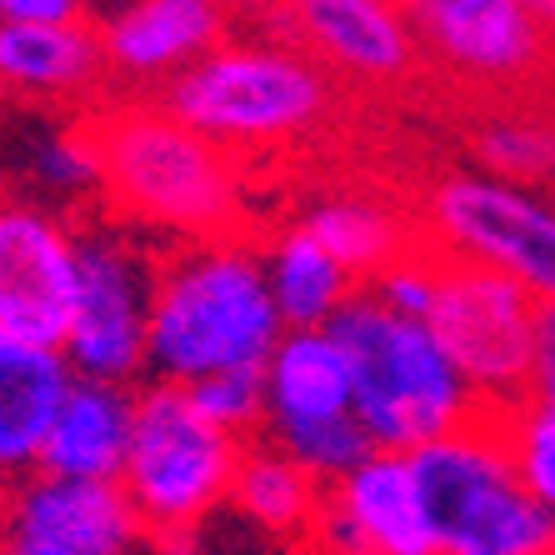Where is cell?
Instances as JSON below:
<instances>
[{
  "instance_id": "obj_1",
  "label": "cell",
  "mask_w": 555,
  "mask_h": 555,
  "mask_svg": "<svg viewBox=\"0 0 555 555\" xmlns=\"http://www.w3.org/2000/svg\"><path fill=\"white\" fill-rule=\"evenodd\" d=\"M281 336L260 250L225 235L160 246L145 380L195 386L220 371H260Z\"/></svg>"
},
{
  "instance_id": "obj_2",
  "label": "cell",
  "mask_w": 555,
  "mask_h": 555,
  "mask_svg": "<svg viewBox=\"0 0 555 555\" xmlns=\"http://www.w3.org/2000/svg\"><path fill=\"white\" fill-rule=\"evenodd\" d=\"M86 126L101 155V216L170 241H210L235 220L241 176L231 155L166 105H105Z\"/></svg>"
},
{
  "instance_id": "obj_3",
  "label": "cell",
  "mask_w": 555,
  "mask_h": 555,
  "mask_svg": "<svg viewBox=\"0 0 555 555\" xmlns=\"http://www.w3.org/2000/svg\"><path fill=\"white\" fill-rule=\"evenodd\" d=\"M325 331L346 350L350 415L375 451L415 455L486 415L430 325L386 310L371 291H356Z\"/></svg>"
},
{
  "instance_id": "obj_4",
  "label": "cell",
  "mask_w": 555,
  "mask_h": 555,
  "mask_svg": "<svg viewBox=\"0 0 555 555\" xmlns=\"http://www.w3.org/2000/svg\"><path fill=\"white\" fill-rule=\"evenodd\" d=\"M436 555H555V516L520 486L505 415L421 446L411 455Z\"/></svg>"
},
{
  "instance_id": "obj_5",
  "label": "cell",
  "mask_w": 555,
  "mask_h": 555,
  "mask_svg": "<svg viewBox=\"0 0 555 555\" xmlns=\"http://www.w3.org/2000/svg\"><path fill=\"white\" fill-rule=\"evenodd\" d=\"M241 440L220 436L181 386H135V426L120 470V495L141 520L145 541H191L216 511L231 505Z\"/></svg>"
},
{
  "instance_id": "obj_6",
  "label": "cell",
  "mask_w": 555,
  "mask_h": 555,
  "mask_svg": "<svg viewBox=\"0 0 555 555\" xmlns=\"http://www.w3.org/2000/svg\"><path fill=\"white\" fill-rule=\"evenodd\" d=\"M166 111L210 145H275L321 126L331 76L300 46L235 40L181 70L166 86Z\"/></svg>"
},
{
  "instance_id": "obj_7",
  "label": "cell",
  "mask_w": 555,
  "mask_h": 555,
  "mask_svg": "<svg viewBox=\"0 0 555 555\" xmlns=\"http://www.w3.org/2000/svg\"><path fill=\"white\" fill-rule=\"evenodd\" d=\"M155 260L160 246L111 216L80 220L76 231V310L61 340L65 365L80 380L145 386Z\"/></svg>"
},
{
  "instance_id": "obj_8",
  "label": "cell",
  "mask_w": 555,
  "mask_h": 555,
  "mask_svg": "<svg viewBox=\"0 0 555 555\" xmlns=\"http://www.w3.org/2000/svg\"><path fill=\"white\" fill-rule=\"evenodd\" d=\"M426 325L480 411L516 415L526 405L535 300L516 281L440 250V285Z\"/></svg>"
},
{
  "instance_id": "obj_9",
  "label": "cell",
  "mask_w": 555,
  "mask_h": 555,
  "mask_svg": "<svg viewBox=\"0 0 555 555\" xmlns=\"http://www.w3.org/2000/svg\"><path fill=\"white\" fill-rule=\"evenodd\" d=\"M436 250L516 281L535 306L555 300V201L480 170H451L426 191Z\"/></svg>"
},
{
  "instance_id": "obj_10",
  "label": "cell",
  "mask_w": 555,
  "mask_h": 555,
  "mask_svg": "<svg viewBox=\"0 0 555 555\" xmlns=\"http://www.w3.org/2000/svg\"><path fill=\"white\" fill-rule=\"evenodd\" d=\"M300 555H436L411 455L371 451L321 491V516Z\"/></svg>"
},
{
  "instance_id": "obj_11",
  "label": "cell",
  "mask_w": 555,
  "mask_h": 555,
  "mask_svg": "<svg viewBox=\"0 0 555 555\" xmlns=\"http://www.w3.org/2000/svg\"><path fill=\"white\" fill-rule=\"evenodd\" d=\"M145 530L120 486L26 476L0 495V555H141Z\"/></svg>"
},
{
  "instance_id": "obj_12",
  "label": "cell",
  "mask_w": 555,
  "mask_h": 555,
  "mask_svg": "<svg viewBox=\"0 0 555 555\" xmlns=\"http://www.w3.org/2000/svg\"><path fill=\"white\" fill-rule=\"evenodd\" d=\"M76 310V231L55 210L0 201V336L61 350Z\"/></svg>"
},
{
  "instance_id": "obj_13",
  "label": "cell",
  "mask_w": 555,
  "mask_h": 555,
  "mask_svg": "<svg viewBox=\"0 0 555 555\" xmlns=\"http://www.w3.org/2000/svg\"><path fill=\"white\" fill-rule=\"evenodd\" d=\"M415 46L480 80H516L541 61L545 30L530 0H415Z\"/></svg>"
},
{
  "instance_id": "obj_14",
  "label": "cell",
  "mask_w": 555,
  "mask_h": 555,
  "mask_svg": "<svg viewBox=\"0 0 555 555\" xmlns=\"http://www.w3.org/2000/svg\"><path fill=\"white\" fill-rule=\"evenodd\" d=\"M231 15L210 5V0H135L101 11L95 40H101V61L116 80H176L191 70L201 55H210L225 36Z\"/></svg>"
},
{
  "instance_id": "obj_15",
  "label": "cell",
  "mask_w": 555,
  "mask_h": 555,
  "mask_svg": "<svg viewBox=\"0 0 555 555\" xmlns=\"http://www.w3.org/2000/svg\"><path fill=\"white\" fill-rule=\"evenodd\" d=\"M296 36L306 40L300 51L340 76L356 80H401L415 61V30L405 5L390 0H306L291 11Z\"/></svg>"
},
{
  "instance_id": "obj_16",
  "label": "cell",
  "mask_w": 555,
  "mask_h": 555,
  "mask_svg": "<svg viewBox=\"0 0 555 555\" xmlns=\"http://www.w3.org/2000/svg\"><path fill=\"white\" fill-rule=\"evenodd\" d=\"M130 426H135V386H105L76 375L40 451V476L116 486L126 470Z\"/></svg>"
},
{
  "instance_id": "obj_17",
  "label": "cell",
  "mask_w": 555,
  "mask_h": 555,
  "mask_svg": "<svg viewBox=\"0 0 555 555\" xmlns=\"http://www.w3.org/2000/svg\"><path fill=\"white\" fill-rule=\"evenodd\" d=\"M76 371L61 350L0 336V486L40 470V451L55 426Z\"/></svg>"
},
{
  "instance_id": "obj_18",
  "label": "cell",
  "mask_w": 555,
  "mask_h": 555,
  "mask_svg": "<svg viewBox=\"0 0 555 555\" xmlns=\"http://www.w3.org/2000/svg\"><path fill=\"white\" fill-rule=\"evenodd\" d=\"M260 375H266V430L350 415V365L331 331H285Z\"/></svg>"
},
{
  "instance_id": "obj_19",
  "label": "cell",
  "mask_w": 555,
  "mask_h": 555,
  "mask_svg": "<svg viewBox=\"0 0 555 555\" xmlns=\"http://www.w3.org/2000/svg\"><path fill=\"white\" fill-rule=\"evenodd\" d=\"M321 491H325L321 480H310L281 446L256 436V440H246L241 465H235L231 511L250 530L271 535V541H291L300 551L315 516H321Z\"/></svg>"
},
{
  "instance_id": "obj_20",
  "label": "cell",
  "mask_w": 555,
  "mask_h": 555,
  "mask_svg": "<svg viewBox=\"0 0 555 555\" xmlns=\"http://www.w3.org/2000/svg\"><path fill=\"white\" fill-rule=\"evenodd\" d=\"M105 70L95 26H5L0 21V86L26 95H70Z\"/></svg>"
},
{
  "instance_id": "obj_21",
  "label": "cell",
  "mask_w": 555,
  "mask_h": 555,
  "mask_svg": "<svg viewBox=\"0 0 555 555\" xmlns=\"http://www.w3.org/2000/svg\"><path fill=\"white\" fill-rule=\"evenodd\" d=\"M260 260H266V285H271V300L281 310L285 331H325L346 310V300L361 291L325 256L321 241L306 225L281 231Z\"/></svg>"
},
{
  "instance_id": "obj_22",
  "label": "cell",
  "mask_w": 555,
  "mask_h": 555,
  "mask_svg": "<svg viewBox=\"0 0 555 555\" xmlns=\"http://www.w3.org/2000/svg\"><path fill=\"white\" fill-rule=\"evenodd\" d=\"M300 225L321 241V250L356 285H371L390 260H401L421 241V235L405 231L401 220L390 210H380L375 201H321V206L306 210Z\"/></svg>"
},
{
  "instance_id": "obj_23",
  "label": "cell",
  "mask_w": 555,
  "mask_h": 555,
  "mask_svg": "<svg viewBox=\"0 0 555 555\" xmlns=\"http://www.w3.org/2000/svg\"><path fill=\"white\" fill-rule=\"evenodd\" d=\"M480 176L511 185H541L555 176V126L545 120H491L476 135Z\"/></svg>"
},
{
  "instance_id": "obj_24",
  "label": "cell",
  "mask_w": 555,
  "mask_h": 555,
  "mask_svg": "<svg viewBox=\"0 0 555 555\" xmlns=\"http://www.w3.org/2000/svg\"><path fill=\"white\" fill-rule=\"evenodd\" d=\"M266 440L281 446V451L291 455L310 480H321V486H336L340 476H350V470L375 451L356 415L315 421V426H275V430H266Z\"/></svg>"
},
{
  "instance_id": "obj_25",
  "label": "cell",
  "mask_w": 555,
  "mask_h": 555,
  "mask_svg": "<svg viewBox=\"0 0 555 555\" xmlns=\"http://www.w3.org/2000/svg\"><path fill=\"white\" fill-rule=\"evenodd\" d=\"M30 176L51 195L80 201V195L101 191V155H95V135L91 126H51L40 130L30 145Z\"/></svg>"
},
{
  "instance_id": "obj_26",
  "label": "cell",
  "mask_w": 555,
  "mask_h": 555,
  "mask_svg": "<svg viewBox=\"0 0 555 555\" xmlns=\"http://www.w3.org/2000/svg\"><path fill=\"white\" fill-rule=\"evenodd\" d=\"M191 396V405L206 415L220 436L231 440H256L266 430V375L260 371H220L206 375L195 386H181Z\"/></svg>"
},
{
  "instance_id": "obj_27",
  "label": "cell",
  "mask_w": 555,
  "mask_h": 555,
  "mask_svg": "<svg viewBox=\"0 0 555 555\" xmlns=\"http://www.w3.org/2000/svg\"><path fill=\"white\" fill-rule=\"evenodd\" d=\"M505 446L520 486L555 516V411L520 405L516 415H505Z\"/></svg>"
},
{
  "instance_id": "obj_28",
  "label": "cell",
  "mask_w": 555,
  "mask_h": 555,
  "mask_svg": "<svg viewBox=\"0 0 555 555\" xmlns=\"http://www.w3.org/2000/svg\"><path fill=\"white\" fill-rule=\"evenodd\" d=\"M436 285H440V250L421 235L401 260H390L386 271L371 285H361V291H371L380 306L405 315V321H426L430 306H436Z\"/></svg>"
},
{
  "instance_id": "obj_29",
  "label": "cell",
  "mask_w": 555,
  "mask_h": 555,
  "mask_svg": "<svg viewBox=\"0 0 555 555\" xmlns=\"http://www.w3.org/2000/svg\"><path fill=\"white\" fill-rule=\"evenodd\" d=\"M526 405L555 411V300L535 306V331H530V380Z\"/></svg>"
},
{
  "instance_id": "obj_30",
  "label": "cell",
  "mask_w": 555,
  "mask_h": 555,
  "mask_svg": "<svg viewBox=\"0 0 555 555\" xmlns=\"http://www.w3.org/2000/svg\"><path fill=\"white\" fill-rule=\"evenodd\" d=\"M0 21L5 26H80L91 21V11L76 0H0Z\"/></svg>"
},
{
  "instance_id": "obj_31",
  "label": "cell",
  "mask_w": 555,
  "mask_h": 555,
  "mask_svg": "<svg viewBox=\"0 0 555 555\" xmlns=\"http://www.w3.org/2000/svg\"><path fill=\"white\" fill-rule=\"evenodd\" d=\"M141 555H210V551L201 545V535H191V541H145Z\"/></svg>"
},
{
  "instance_id": "obj_32",
  "label": "cell",
  "mask_w": 555,
  "mask_h": 555,
  "mask_svg": "<svg viewBox=\"0 0 555 555\" xmlns=\"http://www.w3.org/2000/svg\"><path fill=\"white\" fill-rule=\"evenodd\" d=\"M0 495H5V486H0Z\"/></svg>"
}]
</instances>
